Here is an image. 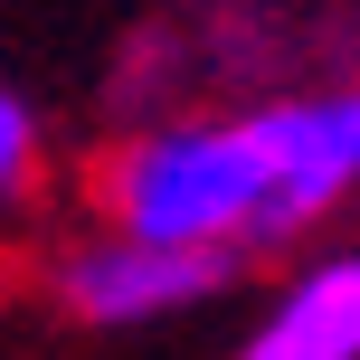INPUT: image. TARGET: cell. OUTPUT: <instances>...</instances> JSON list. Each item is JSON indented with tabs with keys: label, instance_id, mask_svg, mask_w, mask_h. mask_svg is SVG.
Here are the masks:
<instances>
[{
	"label": "cell",
	"instance_id": "obj_1",
	"mask_svg": "<svg viewBox=\"0 0 360 360\" xmlns=\"http://www.w3.org/2000/svg\"><path fill=\"white\" fill-rule=\"evenodd\" d=\"M285 152L275 124H218V133H162L114 171V209L124 237H162V247H228V237L266 228Z\"/></svg>",
	"mask_w": 360,
	"mask_h": 360
},
{
	"label": "cell",
	"instance_id": "obj_2",
	"mask_svg": "<svg viewBox=\"0 0 360 360\" xmlns=\"http://www.w3.org/2000/svg\"><path fill=\"white\" fill-rule=\"evenodd\" d=\"M228 275L218 247H162V237H133V247H105V256H76L67 266V304L86 323H143V313H171L190 294H209Z\"/></svg>",
	"mask_w": 360,
	"mask_h": 360
},
{
	"label": "cell",
	"instance_id": "obj_3",
	"mask_svg": "<svg viewBox=\"0 0 360 360\" xmlns=\"http://www.w3.org/2000/svg\"><path fill=\"white\" fill-rule=\"evenodd\" d=\"M266 124H275V152H285V180H275V209H266V228H256V237L304 228L332 190H351V180H360V95L285 105V114H266Z\"/></svg>",
	"mask_w": 360,
	"mask_h": 360
},
{
	"label": "cell",
	"instance_id": "obj_4",
	"mask_svg": "<svg viewBox=\"0 0 360 360\" xmlns=\"http://www.w3.org/2000/svg\"><path fill=\"white\" fill-rule=\"evenodd\" d=\"M247 360H360V256H332L275 304Z\"/></svg>",
	"mask_w": 360,
	"mask_h": 360
},
{
	"label": "cell",
	"instance_id": "obj_5",
	"mask_svg": "<svg viewBox=\"0 0 360 360\" xmlns=\"http://www.w3.org/2000/svg\"><path fill=\"white\" fill-rule=\"evenodd\" d=\"M19 162H29V105L0 95V171H19Z\"/></svg>",
	"mask_w": 360,
	"mask_h": 360
}]
</instances>
